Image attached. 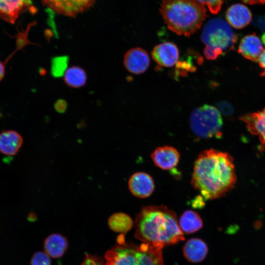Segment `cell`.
I'll list each match as a JSON object with an SVG mask.
<instances>
[{
    "mask_svg": "<svg viewBox=\"0 0 265 265\" xmlns=\"http://www.w3.org/2000/svg\"><path fill=\"white\" fill-rule=\"evenodd\" d=\"M233 159L227 153L210 149L195 160L191 184L205 200L219 198L236 183Z\"/></svg>",
    "mask_w": 265,
    "mask_h": 265,
    "instance_id": "cell-1",
    "label": "cell"
},
{
    "mask_svg": "<svg viewBox=\"0 0 265 265\" xmlns=\"http://www.w3.org/2000/svg\"><path fill=\"white\" fill-rule=\"evenodd\" d=\"M135 237L162 248L185 239L175 213L163 205L143 207L135 219Z\"/></svg>",
    "mask_w": 265,
    "mask_h": 265,
    "instance_id": "cell-2",
    "label": "cell"
},
{
    "mask_svg": "<svg viewBox=\"0 0 265 265\" xmlns=\"http://www.w3.org/2000/svg\"><path fill=\"white\" fill-rule=\"evenodd\" d=\"M160 12L169 29L185 36L199 29L206 16L205 6L197 0H163Z\"/></svg>",
    "mask_w": 265,
    "mask_h": 265,
    "instance_id": "cell-3",
    "label": "cell"
},
{
    "mask_svg": "<svg viewBox=\"0 0 265 265\" xmlns=\"http://www.w3.org/2000/svg\"><path fill=\"white\" fill-rule=\"evenodd\" d=\"M105 255L106 265H164L161 248L143 243L140 245L118 241Z\"/></svg>",
    "mask_w": 265,
    "mask_h": 265,
    "instance_id": "cell-4",
    "label": "cell"
},
{
    "mask_svg": "<svg viewBox=\"0 0 265 265\" xmlns=\"http://www.w3.org/2000/svg\"><path fill=\"white\" fill-rule=\"evenodd\" d=\"M237 35L229 23L216 18L208 21L203 27L201 38L206 45L204 53L208 59L214 60L218 55L233 49Z\"/></svg>",
    "mask_w": 265,
    "mask_h": 265,
    "instance_id": "cell-5",
    "label": "cell"
},
{
    "mask_svg": "<svg viewBox=\"0 0 265 265\" xmlns=\"http://www.w3.org/2000/svg\"><path fill=\"white\" fill-rule=\"evenodd\" d=\"M190 128L194 134L203 139L221 135L223 122L219 110L213 106L205 105L195 108L189 118Z\"/></svg>",
    "mask_w": 265,
    "mask_h": 265,
    "instance_id": "cell-6",
    "label": "cell"
},
{
    "mask_svg": "<svg viewBox=\"0 0 265 265\" xmlns=\"http://www.w3.org/2000/svg\"><path fill=\"white\" fill-rule=\"evenodd\" d=\"M49 9L56 13L72 17L89 8L96 0H42Z\"/></svg>",
    "mask_w": 265,
    "mask_h": 265,
    "instance_id": "cell-7",
    "label": "cell"
},
{
    "mask_svg": "<svg viewBox=\"0 0 265 265\" xmlns=\"http://www.w3.org/2000/svg\"><path fill=\"white\" fill-rule=\"evenodd\" d=\"M150 61L146 51L137 47L126 52L124 58V65L129 72L138 75L146 71L149 66Z\"/></svg>",
    "mask_w": 265,
    "mask_h": 265,
    "instance_id": "cell-8",
    "label": "cell"
},
{
    "mask_svg": "<svg viewBox=\"0 0 265 265\" xmlns=\"http://www.w3.org/2000/svg\"><path fill=\"white\" fill-rule=\"evenodd\" d=\"M128 186L131 193L140 198L149 197L155 188L154 182L152 177L143 172L133 174L129 180Z\"/></svg>",
    "mask_w": 265,
    "mask_h": 265,
    "instance_id": "cell-9",
    "label": "cell"
},
{
    "mask_svg": "<svg viewBox=\"0 0 265 265\" xmlns=\"http://www.w3.org/2000/svg\"><path fill=\"white\" fill-rule=\"evenodd\" d=\"M151 156L156 166L164 170H169L176 166L180 154L175 148L164 146L156 149Z\"/></svg>",
    "mask_w": 265,
    "mask_h": 265,
    "instance_id": "cell-10",
    "label": "cell"
},
{
    "mask_svg": "<svg viewBox=\"0 0 265 265\" xmlns=\"http://www.w3.org/2000/svg\"><path fill=\"white\" fill-rule=\"evenodd\" d=\"M152 55L158 64L169 67L177 62L179 52L175 44L167 42L155 46L152 52Z\"/></svg>",
    "mask_w": 265,
    "mask_h": 265,
    "instance_id": "cell-11",
    "label": "cell"
},
{
    "mask_svg": "<svg viewBox=\"0 0 265 265\" xmlns=\"http://www.w3.org/2000/svg\"><path fill=\"white\" fill-rule=\"evenodd\" d=\"M31 3V0H0V17L14 24L22 11L30 6Z\"/></svg>",
    "mask_w": 265,
    "mask_h": 265,
    "instance_id": "cell-12",
    "label": "cell"
},
{
    "mask_svg": "<svg viewBox=\"0 0 265 265\" xmlns=\"http://www.w3.org/2000/svg\"><path fill=\"white\" fill-rule=\"evenodd\" d=\"M263 50L261 39L256 34L253 33L242 38L239 44L238 52L245 58L252 61L258 62Z\"/></svg>",
    "mask_w": 265,
    "mask_h": 265,
    "instance_id": "cell-13",
    "label": "cell"
},
{
    "mask_svg": "<svg viewBox=\"0 0 265 265\" xmlns=\"http://www.w3.org/2000/svg\"><path fill=\"white\" fill-rule=\"evenodd\" d=\"M240 119L245 123L249 132L258 135L261 142L265 145V107L261 111L246 114Z\"/></svg>",
    "mask_w": 265,
    "mask_h": 265,
    "instance_id": "cell-14",
    "label": "cell"
},
{
    "mask_svg": "<svg viewBox=\"0 0 265 265\" xmlns=\"http://www.w3.org/2000/svg\"><path fill=\"white\" fill-rule=\"evenodd\" d=\"M226 19L229 25L240 29L250 22L252 15L249 9L242 4H235L230 6L226 12Z\"/></svg>",
    "mask_w": 265,
    "mask_h": 265,
    "instance_id": "cell-15",
    "label": "cell"
},
{
    "mask_svg": "<svg viewBox=\"0 0 265 265\" xmlns=\"http://www.w3.org/2000/svg\"><path fill=\"white\" fill-rule=\"evenodd\" d=\"M208 252L206 243L202 239L192 238L188 240L183 247L184 255L191 263H199L206 258Z\"/></svg>",
    "mask_w": 265,
    "mask_h": 265,
    "instance_id": "cell-16",
    "label": "cell"
},
{
    "mask_svg": "<svg viewBox=\"0 0 265 265\" xmlns=\"http://www.w3.org/2000/svg\"><path fill=\"white\" fill-rule=\"evenodd\" d=\"M23 139L14 131H6L0 134V152L7 156L16 155L21 147Z\"/></svg>",
    "mask_w": 265,
    "mask_h": 265,
    "instance_id": "cell-17",
    "label": "cell"
},
{
    "mask_svg": "<svg viewBox=\"0 0 265 265\" xmlns=\"http://www.w3.org/2000/svg\"><path fill=\"white\" fill-rule=\"evenodd\" d=\"M68 243L67 239L58 234H52L45 239L44 243L45 252L50 257L58 258L67 250Z\"/></svg>",
    "mask_w": 265,
    "mask_h": 265,
    "instance_id": "cell-18",
    "label": "cell"
},
{
    "mask_svg": "<svg viewBox=\"0 0 265 265\" xmlns=\"http://www.w3.org/2000/svg\"><path fill=\"white\" fill-rule=\"evenodd\" d=\"M179 224L182 231L186 234L196 232L203 227L202 220L200 215L191 210H187L183 212L180 218Z\"/></svg>",
    "mask_w": 265,
    "mask_h": 265,
    "instance_id": "cell-19",
    "label": "cell"
},
{
    "mask_svg": "<svg viewBox=\"0 0 265 265\" xmlns=\"http://www.w3.org/2000/svg\"><path fill=\"white\" fill-rule=\"evenodd\" d=\"M64 81L66 84L70 87L80 88L85 84L87 74L81 67L78 66H71L66 70L64 74Z\"/></svg>",
    "mask_w": 265,
    "mask_h": 265,
    "instance_id": "cell-20",
    "label": "cell"
},
{
    "mask_svg": "<svg viewBox=\"0 0 265 265\" xmlns=\"http://www.w3.org/2000/svg\"><path fill=\"white\" fill-rule=\"evenodd\" d=\"M108 225L115 232L124 233L131 230L133 222L128 214L124 212H116L109 217Z\"/></svg>",
    "mask_w": 265,
    "mask_h": 265,
    "instance_id": "cell-21",
    "label": "cell"
},
{
    "mask_svg": "<svg viewBox=\"0 0 265 265\" xmlns=\"http://www.w3.org/2000/svg\"><path fill=\"white\" fill-rule=\"evenodd\" d=\"M68 57L60 56L53 57L52 60L51 73L54 77H59L64 74L67 70Z\"/></svg>",
    "mask_w": 265,
    "mask_h": 265,
    "instance_id": "cell-22",
    "label": "cell"
},
{
    "mask_svg": "<svg viewBox=\"0 0 265 265\" xmlns=\"http://www.w3.org/2000/svg\"><path fill=\"white\" fill-rule=\"evenodd\" d=\"M30 265H51L50 257L46 252H37L31 259Z\"/></svg>",
    "mask_w": 265,
    "mask_h": 265,
    "instance_id": "cell-23",
    "label": "cell"
},
{
    "mask_svg": "<svg viewBox=\"0 0 265 265\" xmlns=\"http://www.w3.org/2000/svg\"><path fill=\"white\" fill-rule=\"evenodd\" d=\"M204 6H206L213 14H217L221 9L222 0H197Z\"/></svg>",
    "mask_w": 265,
    "mask_h": 265,
    "instance_id": "cell-24",
    "label": "cell"
},
{
    "mask_svg": "<svg viewBox=\"0 0 265 265\" xmlns=\"http://www.w3.org/2000/svg\"><path fill=\"white\" fill-rule=\"evenodd\" d=\"M80 265H106L103 261L98 257L86 255Z\"/></svg>",
    "mask_w": 265,
    "mask_h": 265,
    "instance_id": "cell-25",
    "label": "cell"
},
{
    "mask_svg": "<svg viewBox=\"0 0 265 265\" xmlns=\"http://www.w3.org/2000/svg\"><path fill=\"white\" fill-rule=\"evenodd\" d=\"M219 110L225 115H230L233 112L231 105L227 102H221L217 105Z\"/></svg>",
    "mask_w": 265,
    "mask_h": 265,
    "instance_id": "cell-26",
    "label": "cell"
},
{
    "mask_svg": "<svg viewBox=\"0 0 265 265\" xmlns=\"http://www.w3.org/2000/svg\"><path fill=\"white\" fill-rule=\"evenodd\" d=\"M54 107L57 112H63L67 108V103L64 100H58L55 103Z\"/></svg>",
    "mask_w": 265,
    "mask_h": 265,
    "instance_id": "cell-27",
    "label": "cell"
},
{
    "mask_svg": "<svg viewBox=\"0 0 265 265\" xmlns=\"http://www.w3.org/2000/svg\"><path fill=\"white\" fill-rule=\"evenodd\" d=\"M258 62L260 67L263 69L261 75L262 76H265V49L260 56Z\"/></svg>",
    "mask_w": 265,
    "mask_h": 265,
    "instance_id": "cell-28",
    "label": "cell"
},
{
    "mask_svg": "<svg viewBox=\"0 0 265 265\" xmlns=\"http://www.w3.org/2000/svg\"><path fill=\"white\" fill-rule=\"evenodd\" d=\"M204 198L201 196H198L192 202L193 206L194 208L202 207L204 205Z\"/></svg>",
    "mask_w": 265,
    "mask_h": 265,
    "instance_id": "cell-29",
    "label": "cell"
},
{
    "mask_svg": "<svg viewBox=\"0 0 265 265\" xmlns=\"http://www.w3.org/2000/svg\"><path fill=\"white\" fill-rule=\"evenodd\" d=\"M243 2L250 4H262L265 3V0H242Z\"/></svg>",
    "mask_w": 265,
    "mask_h": 265,
    "instance_id": "cell-30",
    "label": "cell"
},
{
    "mask_svg": "<svg viewBox=\"0 0 265 265\" xmlns=\"http://www.w3.org/2000/svg\"><path fill=\"white\" fill-rule=\"evenodd\" d=\"M5 66L2 61L0 60V81L3 78L5 75Z\"/></svg>",
    "mask_w": 265,
    "mask_h": 265,
    "instance_id": "cell-31",
    "label": "cell"
},
{
    "mask_svg": "<svg viewBox=\"0 0 265 265\" xmlns=\"http://www.w3.org/2000/svg\"><path fill=\"white\" fill-rule=\"evenodd\" d=\"M262 40L264 43L265 44V33L262 36Z\"/></svg>",
    "mask_w": 265,
    "mask_h": 265,
    "instance_id": "cell-32",
    "label": "cell"
}]
</instances>
